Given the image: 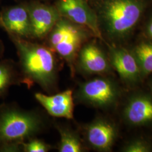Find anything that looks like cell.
Returning a JSON list of instances; mask_svg holds the SVG:
<instances>
[{
  "label": "cell",
  "instance_id": "1",
  "mask_svg": "<svg viewBox=\"0 0 152 152\" xmlns=\"http://www.w3.org/2000/svg\"><path fill=\"white\" fill-rule=\"evenodd\" d=\"M17 50L18 63L24 85L29 89L37 85L46 94L59 91V73L63 64L50 48L9 36Z\"/></svg>",
  "mask_w": 152,
  "mask_h": 152
},
{
  "label": "cell",
  "instance_id": "2",
  "mask_svg": "<svg viewBox=\"0 0 152 152\" xmlns=\"http://www.w3.org/2000/svg\"><path fill=\"white\" fill-rule=\"evenodd\" d=\"M53 122L38 109L15 102L0 104V152H22V144L48 130Z\"/></svg>",
  "mask_w": 152,
  "mask_h": 152
},
{
  "label": "cell",
  "instance_id": "3",
  "mask_svg": "<svg viewBox=\"0 0 152 152\" xmlns=\"http://www.w3.org/2000/svg\"><path fill=\"white\" fill-rule=\"evenodd\" d=\"M144 6L142 0H105L102 17L109 38L120 42L129 37L140 19Z\"/></svg>",
  "mask_w": 152,
  "mask_h": 152
},
{
  "label": "cell",
  "instance_id": "4",
  "mask_svg": "<svg viewBox=\"0 0 152 152\" xmlns=\"http://www.w3.org/2000/svg\"><path fill=\"white\" fill-rule=\"evenodd\" d=\"M121 95L120 85L110 75L95 76L73 90L75 103L106 111L117 106Z\"/></svg>",
  "mask_w": 152,
  "mask_h": 152
},
{
  "label": "cell",
  "instance_id": "5",
  "mask_svg": "<svg viewBox=\"0 0 152 152\" xmlns=\"http://www.w3.org/2000/svg\"><path fill=\"white\" fill-rule=\"evenodd\" d=\"M86 37L84 30L64 20H58L50 31V49L66 63L72 77L75 76L76 58Z\"/></svg>",
  "mask_w": 152,
  "mask_h": 152
},
{
  "label": "cell",
  "instance_id": "6",
  "mask_svg": "<svg viewBox=\"0 0 152 152\" xmlns=\"http://www.w3.org/2000/svg\"><path fill=\"white\" fill-rule=\"evenodd\" d=\"M77 129L86 148L97 152L111 151L118 136L117 125L112 120L102 115L97 116Z\"/></svg>",
  "mask_w": 152,
  "mask_h": 152
},
{
  "label": "cell",
  "instance_id": "7",
  "mask_svg": "<svg viewBox=\"0 0 152 152\" xmlns=\"http://www.w3.org/2000/svg\"><path fill=\"white\" fill-rule=\"evenodd\" d=\"M75 69V74L84 76L110 75L113 70L108 55L94 42L82 46L76 58Z\"/></svg>",
  "mask_w": 152,
  "mask_h": 152
},
{
  "label": "cell",
  "instance_id": "8",
  "mask_svg": "<svg viewBox=\"0 0 152 152\" xmlns=\"http://www.w3.org/2000/svg\"><path fill=\"white\" fill-rule=\"evenodd\" d=\"M109 46V59L113 69L126 85L129 87L138 85L144 78L132 51L120 46Z\"/></svg>",
  "mask_w": 152,
  "mask_h": 152
},
{
  "label": "cell",
  "instance_id": "9",
  "mask_svg": "<svg viewBox=\"0 0 152 152\" xmlns=\"http://www.w3.org/2000/svg\"><path fill=\"white\" fill-rule=\"evenodd\" d=\"M123 118L131 126H152V94L138 92L132 94L125 104Z\"/></svg>",
  "mask_w": 152,
  "mask_h": 152
},
{
  "label": "cell",
  "instance_id": "10",
  "mask_svg": "<svg viewBox=\"0 0 152 152\" xmlns=\"http://www.w3.org/2000/svg\"><path fill=\"white\" fill-rule=\"evenodd\" d=\"M60 12L71 21L87 28L96 37L103 39L98 17L83 0H60Z\"/></svg>",
  "mask_w": 152,
  "mask_h": 152
},
{
  "label": "cell",
  "instance_id": "11",
  "mask_svg": "<svg viewBox=\"0 0 152 152\" xmlns=\"http://www.w3.org/2000/svg\"><path fill=\"white\" fill-rule=\"evenodd\" d=\"M34 96L49 115L54 118L74 120L75 102L73 90L68 88L51 95L36 92Z\"/></svg>",
  "mask_w": 152,
  "mask_h": 152
},
{
  "label": "cell",
  "instance_id": "12",
  "mask_svg": "<svg viewBox=\"0 0 152 152\" xmlns=\"http://www.w3.org/2000/svg\"><path fill=\"white\" fill-rule=\"evenodd\" d=\"M0 27L9 36L22 38L31 37L29 11L23 6L5 9L0 14Z\"/></svg>",
  "mask_w": 152,
  "mask_h": 152
},
{
  "label": "cell",
  "instance_id": "13",
  "mask_svg": "<svg viewBox=\"0 0 152 152\" xmlns=\"http://www.w3.org/2000/svg\"><path fill=\"white\" fill-rule=\"evenodd\" d=\"M31 37H45L58 21L59 15L53 8L45 5L34 6L29 10Z\"/></svg>",
  "mask_w": 152,
  "mask_h": 152
},
{
  "label": "cell",
  "instance_id": "14",
  "mask_svg": "<svg viewBox=\"0 0 152 152\" xmlns=\"http://www.w3.org/2000/svg\"><path fill=\"white\" fill-rule=\"evenodd\" d=\"M53 125L58 131L60 140L56 147L59 152H83L87 149L81 133L77 128L75 130L69 125L58 123L56 121Z\"/></svg>",
  "mask_w": 152,
  "mask_h": 152
},
{
  "label": "cell",
  "instance_id": "15",
  "mask_svg": "<svg viewBox=\"0 0 152 152\" xmlns=\"http://www.w3.org/2000/svg\"><path fill=\"white\" fill-rule=\"evenodd\" d=\"M24 84L18 63L12 59H0V99L7 96L10 87Z\"/></svg>",
  "mask_w": 152,
  "mask_h": 152
},
{
  "label": "cell",
  "instance_id": "16",
  "mask_svg": "<svg viewBox=\"0 0 152 152\" xmlns=\"http://www.w3.org/2000/svg\"><path fill=\"white\" fill-rule=\"evenodd\" d=\"M135 56L143 78L152 73V42L142 41L131 50Z\"/></svg>",
  "mask_w": 152,
  "mask_h": 152
},
{
  "label": "cell",
  "instance_id": "17",
  "mask_svg": "<svg viewBox=\"0 0 152 152\" xmlns=\"http://www.w3.org/2000/svg\"><path fill=\"white\" fill-rule=\"evenodd\" d=\"M124 152H152V144L142 137L132 139L125 143L121 148Z\"/></svg>",
  "mask_w": 152,
  "mask_h": 152
},
{
  "label": "cell",
  "instance_id": "18",
  "mask_svg": "<svg viewBox=\"0 0 152 152\" xmlns=\"http://www.w3.org/2000/svg\"><path fill=\"white\" fill-rule=\"evenodd\" d=\"M53 148L52 145L37 137L24 142L22 144V152H48Z\"/></svg>",
  "mask_w": 152,
  "mask_h": 152
},
{
  "label": "cell",
  "instance_id": "19",
  "mask_svg": "<svg viewBox=\"0 0 152 152\" xmlns=\"http://www.w3.org/2000/svg\"><path fill=\"white\" fill-rule=\"evenodd\" d=\"M145 32L148 37L152 39V18L147 24L145 28Z\"/></svg>",
  "mask_w": 152,
  "mask_h": 152
},
{
  "label": "cell",
  "instance_id": "20",
  "mask_svg": "<svg viewBox=\"0 0 152 152\" xmlns=\"http://www.w3.org/2000/svg\"><path fill=\"white\" fill-rule=\"evenodd\" d=\"M4 54V46L2 42L0 41V59H2Z\"/></svg>",
  "mask_w": 152,
  "mask_h": 152
},
{
  "label": "cell",
  "instance_id": "21",
  "mask_svg": "<svg viewBox=\"0 0 152 152\" xmlns=\"http://www.w3.org/2000/svg\"><path fill=\"white\" fill-rule=\"evenodd\" d=\"M149 87L150 89V91L152 95V78L150 80V81L149 82Z\"/></svg>",
  "mask_w": 152,
  "mask_h": 152
}]
</instances>
